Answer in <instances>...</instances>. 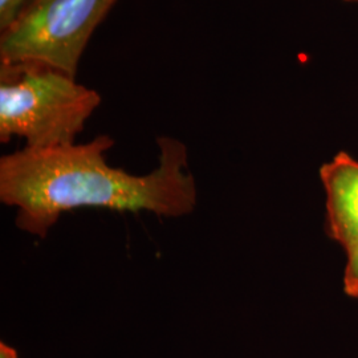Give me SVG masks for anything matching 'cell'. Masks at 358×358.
Segmentation results:
<instances>
[{
    "mask_svg": "<svg viewBox=\"0 0 358 358\" xmlns=\"http://www.w3.org/2000/svg\"><path fill=\"white\" fill-rule=\"evenodd\" d=\"M159 164L146 176L108 165L109 136L51 149L24 148L0 158V201L16 208L19 230L44 239L60 217L76 208L120 213L148 211L158 217L192 214L198 202L183 142L159 137Z\"/></svg>",
    "mask_w": 358,
    "mask_h": 358,
    "instance_id": "obj_1",
    "label": "cell"
},
{
    "mask_svg": "<svg viewBox=\"0 0 358 358\" xmlns=\"http://www.w3.org/2000/svg\"><path fill=\"white\" fill-rule=\"evenodd\" d=\"M101 103L99 92L41 65H1L0 141L26 140L28 149L75 143Z\"/></svg>",
    "mask_w": 358,
    "mask_h": 358,
    "instance_id": "obj_2",
    "label": "cell"
},
{
    "mask_svg": "<svg viewBox=\"0 0 358 358\" xmlns=\"http://www.w3.org/2000/svg\"><path fill=\"white\" fill-rule=\"evenodd\" d=\"M115 0H31L1 32V65L47 66L76 76L94 29Z\"/></svg>",
    "mask_w": 358,
    "mask_h": 358,
    "instance_id": "obj_3",
    "label": "cell"
},
{
    "mask_svg": "<svg viewBox=\"0 0 358 358\" xmlns=\"http://www.w3.org/2000/svg\"><path fill=\"white\" fill-rule=\"evenodd\" d=\"M327 234L344 251L358 244V159L340 152L320 167Z\"/></svg>",
    "mask_w": 358,
    "mask_h": 358,
    "instance_id": "obj_4",
    "label": "cell"
},
{
    "mask_svg": "<svg viewBox=\"0 0 358 358\" xmlns=\"http://www.w3.org/2000/svg\"><path fill=\"white\" fill-rule=\"evenodd\" d=\"M345 255L343 289L346 296L358 300V244L345 251Z\"/></svg>",
    "mask_w": 358,
    "mask_h": 358,
    "instance_id": "obj_5",
    "label": "cell"
},
{
    "mask_svg": "<svg viewBox=\"0 0 358 358\" xmlns=\"http://www.w3.org/2000/svg\"><path fill=\"white\" fill-rule=\"evenodd\" d=\"M31 0H0V29L4 32L16 22Z\"/></svg>",
    "mask_w": 358,
    "mask_h": 358,
    "instance_id": "obj_6",
    "label": "cell"
},
{
    "mask_svg": "<svg viewBox=\"0 0 358 358\" xmlns=\"http://www.w3.org/2000/svg\"><path fill=\"white\" fill-rule=\"evenodd\" d=\"M0 358H17V352L11 346L0 343Z\"/></svg>",
    "mask_w": 358,
    "mask_h": 358,
    "instance_id": "obj_7",
    "label": "cell"
},
{
    "mask_svg": "<svg viewBox=\"0 0 358 358\" xmlns=\"http://www.w3.org/2000/svg\"><path fill=\"white\" fill-rule=\"evenodd\" d=\"M344 1H348V3H355V4H358V0H344Z\"/></svg>",
    "mask_w": 358,
    "mask_h": 358,
    "instance_id": "obj_8",
    "label": "cell"
}]
</instances>
